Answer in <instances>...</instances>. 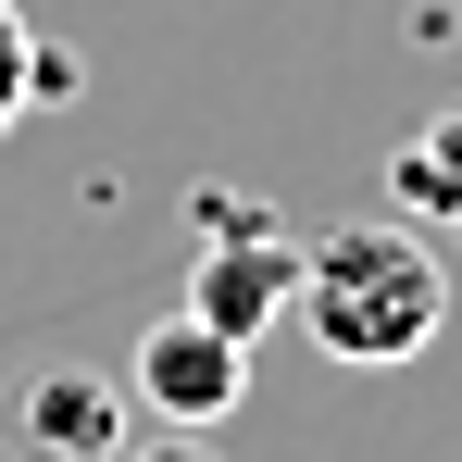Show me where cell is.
I'll list each match as a JSON object with an SVG mask.
<instances>
[{
  "label": "cell",
  "mask_w": 462,
  "mask_h": 462,
  "mask_svg": "<svg viewBox=\"0 0 462 462\" xmlns=\"http://www.w3.org/2000/svg\"><path fill=\"white\" fill-rule=\"evenodd\" d=\"M300 325L325 363H412L450 325V263L425 226H337L300 250Z\"/></svg>",
  "instance_id": "obj_1"
},
{
  "label": "cell",
  "mask_w": 462,
  "mask_h": 462,
  "mask_svg": "<svg viewBox=\"0 0 462 462\" xmlns=\"http://www.w3.org/2000/svg\"><path fill=\"white\" fill-rule=\"evenodd\" d=\"M125 400H138L151 425L213 438L237 400H250V350H237L226 325H200V312H151V325H138V350H125Z\"/></svg>",
  "instance_id": "obj_2"
},
{
  "label": "cell",
  "mask_w": 462,
  "mask_h": 462,
  "mask_svg": "<svg viewBox=\"0 0 462 462\" xmlns=\"http://www.w3.org/2000/svg\"><path fill=\"white\" fill-rule=\"evenodd\" d=\"M188 312H200V325H226L237 350H250L263 325H288V312H300V237H288V226L200 237V263H188Z\"/></svg>",
  "instance_id": "obj_3"
},
{
  "label": "cell",
  "mask_w": 462,
  "mask_h": 462,
  "mask_svg": "<svg viewBox=\"0 0 462 462\" xmlns=\"http://www.w3.org/2000/svg\"><path fill=\"white\" fill-rule=\"evenodd\" d=\"M125 425H138L125 375L38 363V375L13 387V450H25V462H125Z\"/></svg>",
  "instance_id": "obj_4"
},
{
  "label": "cell",
  "mask_w": 462,
  "mask_h": 462,
  "mask_svg": "<svg viewBox=\"0 0 462 462\" xmlns=\"http://www.w3.org/2000/svg\"><path fill=\"white\" fill-rule=\"evenodd\" d=\"M387 213H400V226H462V175L425 151V138L387 151Z\"/></svg>",
  "instance_id": "obj_5"
},
{
  "label": "cell",
  "mask_w": 462,
  "mask_h": 462,
  "mask_svg": "<svg viewBox=\"0 0 462 462\" xmlns=\"http://www.w3.org/2000/svg\"><path fill=\"white\" fill-rule=\"evenodd\" d=\"M25 51H38V38H25V13H13V0H0V125H13V113H25Z\"/></svg>",
  "instance_id": "obj_6"
},
{
  "label": "cell",
  "mask_w": 462,
  "mask_h": 462,
  "mask_svg": "<svg viewBox=\"0 0 462 462\" xmlns=\"http://www.w3.org/2000/svg\"><path fill=\"white\" fill-rule=\"evenodd\" d=\"M188 213H200V237H237V226H275V213H263V200H226V188H200V200H188Z\"/></svg>",
  "instance_id": "obj_7"
},
{
  "label": "cell",
  "mask_w": 462,
  "mask_h": 462,
  "mask_svg": "<svg viewBox=\"0 0 462 462\" xmlns=\"http://www.w3.org/2000/svg\"><path fill=\"white\" fill-rule=\"evenodd\" d=\"M125 462H213V450H200L188 425H151V438H138V450H125Z\"/></svg>",
  "instance_id": "obj_8"
},
{
  "label": "cell",
  "mask_w": 462,
  "mask_h": 462,
  "mask_svg": "<svg viewBox=\"0 0 462 462\" xmlns=\"http://www.w3.org/2000/svg\"><path fill=\"white\" fill-rule=\"evenodd\" d=\"M425 151H438V162L462 175V113H438V125H425Z\"/></svg>",
  "instance_id": "obj_9"
},
{
  "label": "cell",
  "mask_w": 462,
  "mask_h": 462,
  "mask_svg": "<svg viewBox=\"0 0 462 462\" xmlns=\"http://www.w3.org/2000/svg\"><path fill=\"white\" fill-rule=\"evenodd\" d=\"M450 237H462V226H450Z\"/></svg>",
  "instance_id": "obj_10"
}]
</instances>
